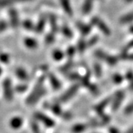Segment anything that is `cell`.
Listing matches in <instances>:
<instances>
[{
	"mask_svg": "<svg viewBox=\"0 0 133 133\" xmlns=\"http://www.w3.org/2000/svg\"><path fill=\"white\" fill-rule=\"evenodd\" d=\"M9 26V24L5 21V20H1L0 21V33L4 32L5 30H6L8 28Z\"/></svg>",
	"mask_w": 133,
	"mask_h": 133,
	"instance_id": "4dcf8cb0",
	"label": "cell"
},
{
	"mask_svg": "<svg viewBox=\"0 0 133 133\" xmlns=\"http://www.w3.org/2000/svg\"><path fill=\"white\" fill-rule=\"evenodd\" d=\"M28 85L24 84H19V85H17L16 87L15 90L17 92L20 93V92H24V91H26L28 90Z\"/></svg>",
	"mask_w": 133,
	"mask_h": 133,
	"instance_id": "f1b7e54d",
	"label": "cell"
},
{
	"mask_svg": "<svg viewBox=\"0 0 133 133\" xmlns=\"http://www.w3.org/2000/svg\"><path fill=\"white\" fill-rule=\"evenodd\" d=\"M133 21V12L132 13H129L128 14L124 15L123 17H121V19L120 20L121 23L122 24H126V23H129Z\"/></svg>",
	"mask_w": 133,
	"mask_h": 133,
	"instance_id": "603a6c76",
	"label": "cell"
},
{
	"mask_svg": "<svg viewBox=\"0 0 133 133\" xmlns=\"http://www.w3.org/2000/svg\"><path fill=\"white\" fill-rule=\"evenodd\" d=\"M8 15L10 16V24L13 28H17L19 26V15L17 13V10L14 8H10L8 12Z\"/></svg>",
	"mask_w": 133,
	"mask_h": 133,
	"instance_id": "ba28073f",
	"label": "cell"
},
{
	"mask_svg": "<svg viewBox=\"0 0 133 133\" xmlns=\"http://www.w3.org/2000/svg\"><path fill=\"white\" fill-rule=\"evenodd\" d=\"M79 85L78 84H75L72 85L71 87H70L68 90L64 92V93L58 98V101L61 103H65L67 101L72 98L74 95H76V92L78 90Z\"/></svg>",
	"mask_w": 133,
	"mask_h": 133,
	"instance_id": "5b68a950",
	"label": "cell"
},
{
	"mask_svg": "<svg viewBox=\"0 0 133 133\" xmlns=\"http://www.w3.org/2000/svg\"><path fill=\"white\" fill-rule=\"evenodd\" d=\"M95 55L98 58H101L102 60L105 61L107 64L112 65V66L116 64V63L118 62V59L115 57L112 56H110V55H108L106 52H103V51H101V50H97L95 52Z\"/></svg>",
	"mask_w": 133,
	"mask_h": 133,
	"instance_id": "52a82bcc",
	"label": "cell"
},
{
	"mask_svg": "<svg viewBox=\"0 0 133 133\" xmlns=\"http://www.w3.org/2000/svg\"><path fill=\"white\" fill-rule=\"evenodd\" d=\"M130 31L133 33V26H132V27L130 28Z\"/></svg>",
	"mask_w": 133,
	"mask_h": 133,
	"instance_id": "f35d334b",
	"label": "cell"
},
{
	"mask_svg": "<svg viewBox=\"0 0 133 133\" xmlns=\"http://www.w3.org/2000/svg\"><path fill=\"white\" fill-rule=\"evenodd\" d=\"M15 74H16V77L19 79L22 80V81H27V80H28V73L22 67H18V68H16V70H15Z\"/></svg>",
	"mask_w": 133,
	"mask_h": 133,
	"instance_id": "7c38bea8",
	"label": "cell"
},
{
	"mask_svg": "<svg viewBox=\"0 0 133 133\" xmlns=\"http://www.w3.org/2000/svg\"><path fill=\"white\" fill-rule=\"evenodd\" d=\"M126 133H133V127H132V128L129 129L128 131H127Z\"/></svg>",
	"mask_w": 133,
	"mask_h": 133,
	"instance_id": "8d00e7d4",
	"label": "cell"
},
{
	"mask_svg": "<svg viewBox=\"0 0 133 133\" xmlns=\"http://www.w3.org/2000/svg\"><path fill=\"white\" fill-rule=\"evenodd\" d=\"M60 4L62 5V8L64 11L66 13L68 16H72V9L71 4L70 0H59Z\"/></svg>",
	"mask_w": 133,
	"mask_h": 133,
	"instance_id": "5bb4252c",
	"label": "cell"
},
{
	"mask_svg": "<svg viewBox=\"0 0 133 133\" xmlns=\"http://www.w3.org/2000/svg\"><path fill=\"white\" fill-rule=\"evenodd\" d=\"M49 21L52 28V30L53 32H57L58 31V26H57V21L56 18L53 14L49 15Z\"/></svg>",
	"mask_w": 133,
	"mask_h": 133,
	"instance_id": "ffe728a7",
	"label": "cell"
},
{
	"mask_svg": "<svg viewBox=\"0 0 133 133\" xmlns=\"http://www.w3.org/2000/svg\"><path fill=\"white\" fill-rule=\"evenodd\" d=\"M92 6H93V0H84L83 3V6H82L83 14H89L92 8Z\"/></svg>",
	"mask_w": 133,
	"mask_h": 133,
	"instance_id": "9a60e30c",
	"label": "cell"
},
{
	"mask_svg": "<svg viewBox=\"0 0 133 133\" xmlns=\"http://www.w3.org/2000/svg\"><path fill=\"white\" fill-rule=\"evenodd\" d=\"M75 52H76V49L75 48H73V47H70V48L67 49V50H66V54H67V56H72L74 54H75Z\"/></svg>",
	"mask_w": 133,
	"mask_h": 133,
	"instance_id": "1f68e13d",
	"label": "cell"
},
{
	"mask_svg": "<svg viewBox=\"0 0 133 133\" xmlns=\"http://www.w3.org/2000/svg\"><path fill=\"white\" fill-rule=\"evenodd\" d=\"M0 62L2 64H8L10 62V56L5 52H0Z\"/></svg>",
	"mask_w": 133,
	"mask_h": 133,
	"instance_id": "484cf974",
	"label": "cell"
},
{
	"mask_svg": "<svg viewBox=\"0 0 133 133\" xmlns=\"http://www.w3.org/2000/svg\"><path fill=\"white\" fill-rule=\"evenodd\" d=\"M110 100H112V98H107V99L104 100V101H103L102 102H101L98 105V106L95 107L96 111H97V112H101V111L103 110V109L107 105L109 104V102L110 101Z\"/></svg>",
	"mask_w": 133,
	"mask_h": 133,
	"instance_id": "cb8c5ba5",
	"label": "cell"
},
{
	"mask_svg": "<svg viewBox=\"0 0 133 133\" xmlns=\"http://www.w3.org/2000/svg\"><path fill=\"white\" fill-rule=\"evenodd\" d=\"M24 124V120L20 116H14L10 120V127L13 129H19Z\"/></svg>",
	"mask_w": 133,
	"mask_h": 133,
	"instance_id": "9c48e42d",
	"label": "cell"
},
{
	"mask_svg": "<svg viewBox=\"0 0 133 133\" xmlns=\"http://www.w3.org/2000/svg\"><path fill=\"white\" fill-rule=\"evenodd\" d=\"M48 79H49V81L50 82V84L52 86V89L55 90H59L60 87H61V83H60L59 80L55 76V75L51 73V72H49L48 74Z\"/></svg>",
	"mask_w": 133,
	"mask_h": 133,
	"instance_id": "30bf717a",
	"label": "cell"
},
{
	"mask_svg": "<svg viewBox=\"0 0 133 133\" xmlns=\"http://www.w3.org/2000/svg\"><path fill=\"white\" fill-rule=\"evenodd\" d=\"M77 28L78 29L80 30L83 35L84 36H87L88 35L89 33H90L91 31V26L89 25V24H86L84 23H82V22H78L77 23Z\"/></svg>",
	"mask_w": 133,
	"mask_h": 133,
	"instance_id": "2e32d148",
	"label": "cell"
},
{
	"mask_svg": "<svg viewBox=\"0 0 133 133\" xmlns=\"http://www.w3.org/2000/svg\"><path fill=\"white\" fill-rule=\"evenodd\" d=\"M2 67L0 66V76L2 75Z\"/></svg>",
	"mask_w": 133,
	"mask_h": 133,
	"instance_id": "74e56055",
	"label": "cell"
},
{
	"mask_svg": "<svg viewBox=\"0 0 133 133\" xmlns=\"http://www.w3.org/2000/svg\"><path fill=\"white\" fill-rule=\"evenodd\" d=\"M22 26L27 30H34V28H35V25L33 24V22L29 19L24 20L22 22Z\"/></svg>",
	"mask_w": 133,
	"mask_h": 133,
	"instance_id": "7402d4cb",
	"label": "cell"
},
{
	"mask_svg": "<svg viewBox=\"0 0 133 133\" xmlns=\"http://www.w3.org/2000/svg\"><path fill=\"white\" fill-rule=\"evenodd\" d=\"M30 1H33V0H0V8H5L7 6L13 5L14 3L30 2Z\"/></svg>",
	"mask_w": 133,
	"mask_h": 133,
	"instance_id": "ac0fdd59",
	"label": "cell"
},
{
	"mask_svg": "<svg viewBox=\"0 0 133 133\" xmlns=\"http://www.w3.org/2000/svg\"><path fill=\"white\" fill-rule=\"evenodd\" d=\"M24 44L26 48L28 49H30V50H35L38 48V42L35 38H30V37L24 38Z\"/></svg>",
	"mask_w": 133,
	"mask_h": 133,
	"instance_id": "8fae6325",
	"label": "cell"
},
{
	"mask_svg": "<svg viewBox=\"0 0 133 133\" xmlns=\"http://www.w3.org/2000/svg\"><path fill=\"white\" fill-rule=\"evenodd\" d=\"M64 56V53L61 50L56 49L52 52V58L55 61H61Z\"/></svg>",
	"mask_w": 133,
	"mask_h": 133,
	"instance_id": "44dd1931",
	"label": "cell"
},
{
	"mask_svg": "<svg viewBox=\"0 0 133 133\" xmlns=\"http://www.w3.org/2000/svg\"><path fill=\"white\" fill-rule=\"evenodd\" d=\"M89 124H78L72 127V132L73 133H81L88 127Z\"/></svg>",
	"mask_w": 133,
	"mask_h": 133,
	"instance_id": "d6986e66",
	"label": "cell"
},
{
	"mask_svg": "<svg viewBox=\"0 0 133 133\" xmlns=\"http://www.w3.org/2000/svg\"><path fill=\"white\" fill-rule=\"evenodd\" d=\"M87 45V43L85 41H84V40H80V41L78 42V44H77V50H78L80 52H83L84 51Z\"/></svg>",
	"mask_w": 133,
	"mask_h": 133,
	"instance_id": "4316f807",
	"label": "cell"
},
{
	"mask_svg": "<svg viewBox=\"0 0 133 133\" xmlns=\"http://www.w3.org/2000/svg\"><path fill=\"white\" fill-rule=\"evenodd\" d=\"M4 97L7 101H12L14 99V89L12 82L10 78H5L2 83Z\"/></svg>",
	"mask_w": 133,
	"mask_h": 133,
	"instance_id": "7a4b0ae2",
	"label": "cell"
},
{
	"mask_svg": "<svg viewBox=\"0 0 133 133\" xmlns=\"http://www.w3.org/2000/svg\"><path fill=\"white\" fill-rule=\"evenodd\" d=\"M45 23H46V19L44 17H41V19H39L37 24L35 25V28L34 31L37 33H42L44 30V28L45 27Z\"/></svg>",
	"mask_w": 133,
	"mask_h": 133,
	"instance_id": "e0dca14e",
	"label": "cell"
},
{
	"mask_svg": "<svg viewBox=\"0 0 133 133\" xmlns=\"http://www.w3.org/2000/svg\"><path fill=\"white\" fill-rule=\"evenodd\" d=\"M49 109L50 110L52 111V112L53 114H55L56 115L60 116L65 120H70L72 118V115L70 112H64L63 111V109L59 107V105H58L57 104H50L49 106Z\"/></svg>",
	"mask_w": 133,
	"mask_h": 133,
	"instance_id": "277c9868",
	"label": "cell"
},
{
	"mask_svg": "<svg viewBox=\"0 0 133 133\" xmlns=\"http://www.w3.org/2000/svg\"><path fill=\"white\" fill-rule=\"evenodd\" d=\"M95 74L98 76H101V66H100L98 64H95Z\"/></svg>",
	"mask_w": 133,
	"mask_h": 133,
	"instance_id": "e575fe53",
	"label": "cell"
},
{
	"mask_svg": "<svg viewBox=\"0 0 133 133\" xmlns=\"http://www.w3.org/2000/svg\"><path fill=\"white\" fill-rule=\"evenodd\" d=\"M44 76H41L39 78H38V80L33 87V90L30 92L28 98H26L27 104H35L45 95L46 90L44 87Z\"/></svg>",
	"mask_w": 133,
	"mask_h": 133,
	"instance_id": "6da1fadb",
	"label": "cell"
},
{
	"mask_svg": "<svg viewBox=\"0 0 133 133\" xmlns=\"http://www.w3.org/2000/svg\"><path fill=\"white\" fill-rule=\"evenodd\" d=\"M113 79H114L115 82L119 83V82H121V81H122V77L121 76H119V75H115L113 77Z\"/></svg>",
	"mask_w": 133,
	"mask_h": 133,
	"instance_id": "d590c367",
	"label": "cell"
},
{
	"mask_svg": "<svg viewBox=\"0 0 133 133\" xmlns=\"http://www.w3.org/2000/svg\"><path fill=\"white\" fill-rule=\"evenodd\" d=\"M54 41H55V36L52 33H49L45 36V42L48 44L53 43Z\"/></svg>",
	"mask_w": 133,
	"mask_h": 133,
	"instance_id": "f546056e",
	"label": "cell"
},
{
	"mask_svg": "<svg viewBox=\"0 0 133 133\" xmlns=\"http://www.w3.org/2000/svg\"><path fill=\"white\" fill-rule=\"evenodd\" d=\"M125 1H127V2H133V0H125Z\"/></svg>",
	"mask_w": 133,
	"mask_h": 133,
	"instance_id": "ab89813d",
	"label": "cell"
},
{
	"mask_svg": "<svg viewBox=\"0 0 133 133\" xmlns=\"http://www.w3.org/2000/svg\"><path fill=\"white\" fill-rule=\"evenodd\" d=\"M30 128H31L33 133H41L38 124L36 121H32L30 123Z\"/></svg>",
	"mask_w": 133,
	"mask_h": 133,
	"instance_id": "83f0119b",
	"label": "cell"
},
{
	"mask_svg": "<svg viewBox=\"0 0 133 133\" xmlns=\"http://www.w3.org/2000/svg\"><path fill=\"white\" fill-rule=\"evenodd\" d=\"M124 93L123 92H118L115 97V100L113 101V103H112V108L113 110H116V109H118L119 106L121 104L122 101L124 99Z\"/></svg>",
	"mask_w": 133,
	"mask_h": 133,
	"instance_id": "4fadbf2b",
	"label": "cell"
},
{
	"mask_svg": "<svg viewBox=\"0 0 133 133\" xmlns=\"http://www.w3.org/2000/svg\"><path fill=\"white\" fill-rule=\"evenodd\" d=\"M98 40V38L97 36H94V37H92V38H91L90 40L87 42V45H88V46H92V45H94L95 44L97 43Z\"/></svg>",
	"mask_w": 133,
	"mask_h": 133,
	"instance_id": "d6a6232c",
	"label": "cell"
},
{
	"mask_svg": "<svg viewBox=\"0 0 133 133\" xmlns=\"http://www.w3.org/2000/svg\"><path fill=\"white\" fill-rule=\"evenodd\" d=\"M34 118L36 121L41 122L47 127H52L55 125V122L52 118L41 112H36L34 113Z\"/></svg>",
	"mask_w": 133,
	"mask_h": 133,
	"instance_id": "3957f363",
	"label": "cell"
},
{
	"mask_svg": "<svg viewBox=\"0 0 133 133\" xmlns=\"http://www.w3.org/2000/svg\"><path fill=\"white\" fill-rule=\"evenodd\" d=\"M62 33L64 34V36H66V38H72V32L71 31V30L66 25L62 26Z\"/></svg>",
	"mask_w": 133,
	"mask_h": 133,
	"instance_id": "d4e9b609",
	"label": "cell"
},
{
	"mask_svg": "<svg viewBox=\"0 0 133 133\" xmlns=\"http://www.w3.org/2000/svg\"><path fill=\"white\" fill-rule=\"evenodd\" d=\"M133 112V102L132 104L129 105L128 107L126 108L125 109V113L126 114H130V113H132Z\"/></svg>",
	"mask_w": 133,
	"mask_h": 133,
	"instance_id": "836d02e7",
	"label": "cell"
},
{
	"mask_svg": "<svg viewBox=\"0 0 133 133\" xmlns=\"http://www.w3.org/2000/svg\"><path fill=\"white\" fill-rule=\"evenodd\" d=\"M91 23L93 24L94 26L97 27L100 30V31L102 32L104 34H105L106 36H110V34H111L110 29L100 18H98V17H93L91 20Z\"/></svg>",
	"mask_w": 133,
	"mask_h": 133,
	"instance_id": "8992f818",
	"label": "cell"
}]
</instances>
